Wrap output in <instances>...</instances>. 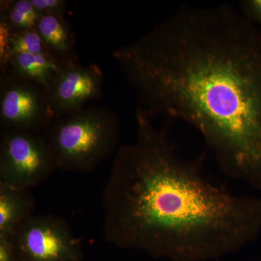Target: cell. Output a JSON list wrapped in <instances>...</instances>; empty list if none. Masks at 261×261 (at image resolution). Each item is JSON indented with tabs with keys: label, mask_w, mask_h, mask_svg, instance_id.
<instances>
[{
	"label": "cell",
	"mask_w": 261,
	"mask_h": 261,
	"mask_svg": "<svg viewBox=\"0 0 261 261\" xmlns=\"http://www.w3.org/2000/svg\"><path fill=\"white\" fill-rule=\"evenodd\" d=\"M36 29L50 56L61 64L79 62L75 34L64 16L42 15Z\"/></svg>",
	"instance_id": "obj_9"
},
{
	"label": "cell",
	"mask_w": 261,
	"mask_h": 261,
	"mask_svg": "<svg viewBox=\"0 0 261 261\" xmlns=\"http://www.w3.org/2000/svg\"><path fill=\"white\" fill-rule=\"evenodd\" d=\"M21 261H82V241L53 214L33 215L12 236Z\"/></svg>",
	"instance_id": "obj_5"
},
{
	"label": "cell",
	"mask_w": 261,
	"mask_h": 261,
	"mask_svg": "<svg viewBox=\"0 0 261 261\" xmlns=\"http://www.w3.org/2000/svg\"><path fill=\"white\" fill-rule=\"evenodd\" d=\"M42 135L58 169L89 172L118 149L119 121L108 107L88 106L55 118Z\"/></svg>",
	"instance_id": "obj_3"
},
{
	"label": "cell",
	"mask_w": 261,
	"mask_h": 261,
	"mask_svg": "<svg viewBox=\"0 0 261 261\" xmlns=\"http://www.w3.org/2000/svg\"><path fill=\"white\" fill-rule=\"evenodd\" d=\"M32 4L42 15L64 16L68 7L65 0H32Z\"/></svg>",
	"instance_id": "obj_13"
},
{
	"label": "cell",
	"mask_w": 261,
	"mask_h": 261,
	"mask_svg": "<svg viewBox=\"0 0 261 261\" xmlns=\"http://www.w3.org/2000/svg\"><path fill=\"white\" fill-rule=\"evenodd\" d=\"M137 137L118 147L102 192V233L118 248L173 261L219 258L261 232V195H239L204 175L205 154L178 153L167 127L136 111Z\"/></svg>",
	"instance_id": "obj_2"
},
{
	"label": "cell",
	"mask_w": 261,
	"mask_h": 261,
	"mask_svg": "<svg viewBox=\"0 0 261 261\" xmlns=\"http://www.w3.org/2000/svg\"><path fill=\"white\" fill-rule=\"evenodd\" d=\"M113 56L151 116L193 126L224 174L261 192V32L239 10L182 7Z\"/></svg>",
	"instance_id": "obj_1"
},
{
	"label": "cell",
	"mask_w": 261,
	"mask_h": 261,
	"mask_svg": "<svg viewBox=\"0 0 261 261\" xmlns=\"http://www.w3.org/2000/svg\"><path fill=\"white\" fill-rule=\"evenodd\" d=\"M239 4L244 18L261 32V0H244Z\"/></svg>",
	"instance_id": "obj_14"
},
{
	"label": "cell",
	"mask_w": 261,
	"mask_h": 261,
	"mask_svg": "<svg viewBox=\"0 0 261 261\" xmlns=\"http://www.w3.org/2000/svg\"><path fill=\"white\" fill-rule=\"evenodd\" d=\"M42 16L32 0H4L0 3V23L9 33L35 29Z\"/></svg>",
	"instance_id": "obj_12"
},
{
	"label": "cell",
	"mask_w": 261,
	"mask_h": 261,
	"mask_svg": "<svg viewBox=\"0 0 261 261\" xmlns=\"http://www.w3.org/2000/svg\"><path fill=\"white\" fill-rule=\"evenodd\" d=\"M56 169L54 156L42 134L1 130L0 182L32 190Z\"/></svg>",
	"instance_id": "obj_4"
},
{
	"label": "cell",
	"mask_w": 261,
	"mask_h": 261,
	"mask_svg": "<svg viewBox=\"0 0 261 261\" xmlns=\"http://www.w3.org/2000/svg\"><path fill=\"white\" fill-rule=\"evenodd\" d=\"M0 261H21L12 237H0Z\"/></svg>",
	"instance_id": "obj_15"
},
{
	"label": "cell",
	"mask_w": 261,
	"mask_h": 261,
	"mask_svg": "<svg viewBox=\"0 0 261 261\" xmlns=\"http://www.w3.org/2000/svg\"><path fill=\"white\" fill-rule=\"evenodd\" d=\"M18 53L50 55L36 28L9 33L0 23V65L4 64L12 55Z\"/></svg>",
	"instance_id": "obj_11"
},
{
	"label": "cell",
	"mask_w": 261,
	"mask_h": 261,
	"mask_svg": "<svg viewBox=\"0 0 261 261\" xmlns=\"http://www.w3.org/2000/svg\"><path fill=\"white\" fill-rule=\"evenodd\" d=\"M35 199L31 190L0 182V237H12L34 214Z\"/></svg>",
	"instance_id": "obj_10"
},
{
	"label": "cell",
	"mask_w": 261,
	"mask_h": 261,
	"mask_svg": "<svg viewBox=\"0 0 261 261\" xmlns=\"http://www.w3.org/2000/svg\"><path fill=\"white\" fill-rule=\"evenodd\" d=\"M54 119L47 89L29 81L1 76L2 129L42 134Z\"/></svg>",
	"instance_id": "obj_6"
},
{
	"label": "cell",
	"mask_w": 261,
	"mask_h": 261,
	"mask_svg": "<svg viewBox=\"0 0 261 261\" xmlns=\"http://www.w3.org/2000/svg\"><path fill=\"white\" fill-rule=\"evenodd\" d=\"M104 73L97 64L80 61L63 65L47 87L48 98L55 118L80 111L89 102L103 97Z\"/></svg>",
	"instance_id": "obj_7"
},
{
	"label": "cell",
	"mask_w": 261,
	"mask_h": 261,
	"mask_svg": "<svg viewBox=\"0 0 261 261\" xmlns=\"http://www.w3.org/2000/svg\"><path fill=\"white\" fill-rule=\"evenodd\" d=\"M63 65L50 55L18 53L12 55L0 65L1 76L29 81L47 89L49 84Z\"/></svg>",
	"instance_id": "obj_8"
}]
</instances>
